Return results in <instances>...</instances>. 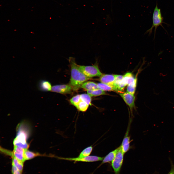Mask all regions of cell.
<instances>
[{"instance_id": "1", "label": "cell", "mask_w": 174, "mask_h": 174, "mask_svg": "<svg viewBox=\"0 0 174 174\" xmlns=\"http://www.w3.org/2000/svg\"><path fill=\"white\" fill-rule=\"evenodd\" d=\"M71 68V78L69 85L72 89L77 90L82 84L89 79L80 70L79 65L76 63L75 58L70 57L68 59Z\"/></svg>"}, {"instance_id": "2", "label": "cell", "mask_w": 174, "mask_h": 174, "mask_svg": "<svg viewBox=\"0 0 174 174\" xmlns=\"http://www.w3.org/2000/svg\"><path fill=\"white\" fill-rule=\"evenodd\" d=\"M24 126L23 124L19 126L17 135L13 141V143L14 146H18L26 150L29 147L26 142L29 135V131Z\"/></svg>"}, {"instance_id": "3", "label": "cell", "mask_w": 174, "mask_h": 174, "mask_svg": "<svg viewBox=\"0 0 174 174\" xmlns=\"http://www.w3.org/2000/svg\"><path fill=\"white\" fill-rule=\"evenodd\" d=\"M163 23V19L162 16L160 9L159 8L157 5L154 10L152 16V24L151 27L146 32L150 35L153 29L154 28V37L155 35L156 30L158 27L161 26L164 28L162 24Z\"/></svg>"}, {"instance_id": "4", "label": "cell", "mask_w": 174, "mask_h": 174, "mask_svg": "<svg viewBox=\"0 0 174 174\" xmlns=\"http://www.w3.org/2000/svg\"><path fill=\"white\" fill-rule=\"evenodd\" d=\"M79 66L80 70L89 78L94 77H100L103 74L99 69L97 62L91 66L79 65Z\"/></svg>"}, {"instance_id": "5", "label": "cell", "mask_w": 174, "mask_h": 174, "mask_svg": "<svg viewBox=\"0 0 174 174\" xmlns=\"http://www.w3.org/2000/svg\"><path fill=\"white\" fill-rule=\"evenodd\" d=\"M51 157L56 158L58 159L66 160L69 161L85 162H92L102 160L104 157L96 156H89L83 158L77 157L75 158H67L59 157L54 155H51Z\"/></svg>"}, {"instance_id": "6", "label": "cell", "mask_w": 174, "mask_h": 174, "mask_svg": "<svg viewBox=\"0 0 174 174\" xmlns=\"http://www.w3.org/2000/svg\"><path fill=\"white\" fill-rule=\"evenodd\" d=\"M124 154L120 146L116 155L112 161L111 165L115 174L119 173L123 162Z\"/></svg>"}, {"instance_id": "7", "label": "cell", "mask_w": 174, "mask_h": 174, "mask_svg": "<svg viewBox=\"0 0 174 174\" xmlns=\"http://www.w3.org/2000/svg\"><path fill=\"white\" fill-rule=\"evenodd\" d=\"M119 94L129 107L132 115L133 110L135 109V96L134 94L127 92L120 93Z\"/></svg>"}, {"instance_id": "8", "label": "cell", "mask_w": 174, "mask_h": 174, "mask_svg": "<svg viewBox=\"0 0 174 174\" xmlns=\"http://www.w3.org/2000/svg\"><path fill=\"white\" fill-rule=\"evenodd\" d=\"M72 90V87L69 85L63 84L53 86L52 87L51 91L61 94H66L71 93Z\"/></svg>"}, {"instance_id": "9", "label": "cell", "mask_w": 174, "mask_h": 174, "mask_svg": "<svg viewBox=\"0 0 174 174\" xmlns=\"http://www.w3.org/2000/svg\"><path fill=\"white\" fill-rule=\"evenodd\" d=\"M25 150L22 148L14 146L11 156L15 157L21 162L24 163L25 161L24 156Z\"/></svg>"}, {"instance_id": "10", "label": "cell", "mask_w": 174, "mask_h": 174, "mask_svg": "<svg viewBox=\"0 0 174 174\" xmlns=\"http://www.w3.org/2000/svg\"><path fill=\"white\" fill-rule=\"evenodd\" d=\"M129 129L128 128L125 136L120 146L121 149L124 154L126 153L130 148V137L128 135Z\"/></svg>"}, {"instance_id": "11", "label": "cell", "mask_w": 174, "mask_h": 174, "mask_svg": "<svg viewBox=\"0 0 174 174\" xmlns=\"http://www.w3.org/2000/svg\"><path fill=\"white\" fill-rule=\"evenodd\" d=\"M115 78V75L103 74L100 77L99 80L101 83L113 86Z\"/></svg>"}, {"instance_id": "12", "label": "cell", "mask_w": 174, "mask_h": 174, "mask_svg": "<svg viewBox=\"0 0 174 174\" xmlns=\"http://www.w3.org/2000/svg\"><path fill=\"white\" fill-rule=\"evenodd\" d=\"M38 89L43 92H47L51 91L52 87L50 83L45 80H40L37 84Z\"/></svg>"}, {"instance_id": "13", "label": "cell", "mask_w": 174, "mask_h": 174, "mask_svg": "<svg viewBox=\"0 0 174 174\" xmlns=\"http://www.w3.org/2000/svg\"><path fill=\"white\" fill-rule=\"evenodd\" d=\"M119 148L120 147L111 152L106 155L104 158L102 162L98 166V167L104 164L112 161L116 155Z\"/></svg>"}, {"instance_id": "14", "label": "cell", "mask_w": 174, "mask_h": 174, "mask_svg": "<svg viewBox=\"0 0 174 174\" xmlns=\"http://www.w3.org/2000/svg\"><path fill=\"white\" fill-rule=\"evenodd\" d=\"M80 87L87 91L99 89L97 84L90 81L84 82L82 84Z\"/></svg>"}, {"instance_id": "15", "label": "cell", "mask_w": 174, "mask_h": 174, "mask_svg": "<svg viewBox=\"0 0 174 174\" xmlns=\"http://www.w3.org/2000/svg\"><path fill=\"white\" fill-rule=\"evenodd\" d=\"M134 78L132 73L130 72L126 73L124 75L122 80V81L126 86L128 85L134 80Z\"/></svg>"}, {"instance_id": "16", "label": "cell", "mask_w": 174, "mask_h": 174, "mask_svg": "<svg viewBox=\"0 0 174 174\" xmlns=\"http://www.w3.org/2000/svg\"><path fill=\"white\" fill-rule=\"evenodd\" d=\"M87 93V94L91 97L97 96L106 94L104 91L99 89L88 91Z\"/></svg>"}, {"instance_id": "17", "label": "cell", "mask_w": 174, "mask_h": 174, "mask_svg": "<svg viewBox=\"0 0 174 174\" xmlns=\"http://www.w3.org/2000/svg\"><path fill=\"white\" fill-rule=\"evenodd\" d=\"M99 89L104 91H117L113 86L105 84L100 83L97 84Z\"/></svg>"}, {"instance_id": "18", "label": "cell", "mask_w": 174, "mask_h": 174, "mask_svg": "<svg viewBox=\"0 0 174 174\" xmlns=\"http://www.w3.org/2000/svg\"><path fill=\"white\" fill-rule=\"evenodd\" d=\"M137 81V78L136 77L133 82L127 85V92L134 94L136 90Z\"/></svg>"}, {"instance_id": "19", "label": "cell", "mask_w": 174, "mask_h": 174, "mask_svg": "<svg viewBox=\"0 0 174 174\" xmlns=\"http://www.w3.org/2000/svg\"><path fill=\"white\" fill-rule=\"evenodd\" d=\"M93 148L92 146L86 148L80 153L78 157L83 158L89 156L92 152Z\"/></svg>"}, {"instance_id": "20", "label": "cell", "mask_w": 174, "mask_h": 174, "mask_svg": "<svg viewBox=\"0 0 174 174\" xmlns=\"http://www.w3.org/2000/svg\"><path fill=\"white\" fill-rule=\"evenodd\" d=\"M12 164L15 166L22 173L23 170V163L21 162L16 158L13 157H12Z\"/></svg>"}, {"instance_id": "21", "label": "cell", "mask_w": 174, "mask_h": 174, "mask_svg": "<svg viewBox=\"0 0 174 174\" xmlns=\"http://www.w3.org/2000/svg\"><path fill=\"white\" fill-rule=\"evenodd\" d=\"M89 106L86 103L81 100L76 108L79 111L85 112L87 110Z\"/></svg>"}, {"instance_id": "22", "label": "cell", "mask_w": 174, "mask_h": 174, "mask_svg": "<svg viewBox=\"0 0 174 174\" xmlns=\"http://www.w3.org/2000/svg\"><path fill=\"white\" fill-rule=\"evenodd\" d=\"M40 155L39 153H34L27 149L25 150L24 154L25 160L31 159Z\"/></svg>"}, {"instance_id": "23", "label": "cell", "mask_w": 174, "mask_h": 174, "mask_svg": "<svg viewBox=\"0 0 174 174\" xmlns=\"http://www.w3.org/2000/svg\"><path fill=\"white\" fill-rule=\"evenodd\" d=\"M81 100L89 105L91 104V97L87 94H83L80 95Z\"/></svg>"}, {"instance_id": "24", "label": "cell", "mask_w": 174, "mask_h": 174, "mask_svg": "<svg viewBox=\"0 0 174 174\" xmlns=\"http://www.w3.org/2000/svg\"><path fill=\"white\" fill-rule=\"evenodd\" d=\"M80 100V95L78 94L71 99L70 102L71 104L76 107Z\"/></svg>"}, {"instance_id": "25", "label": "cell", "mask_w": 174, "mask_h": 174, "mask_svg": "<svg viewBox=\"0 0 174 174\" xmlns=\"http://www.w3.org/2000/svg\"><path fill=\"white\" fill-rule=\"evenodd\" d=\"M115 80L114 84L113 86L118 91L117 89V87L120 82L123 79V75H115Z\"/></svg>"}, {"instance_id": "26", "label": "cell", "mask_w": 174, "mask_h": 174, "mask_svg": "<svg viewBox=\"0 0 174 174\" xmlns=\"http://www.w3.org/2000/svg\"><path fill=\"white\" fill-rule=\"evenodd\" d=\"M11 171L12 174H21L16 167L12 164Z\"/></svg>"}, {"instance_id": "27", "label": "cell", "mask_w": 174, "mask_h": 174, "mask_svg": "<svg viewBox=\"0 0 174 174\" xmlns=\"http://www.w3.org/2000/svg\"><path fill=\"white\" fill-rule=\"evenodd\" d=\"M171 168L170 171L167 174H174V165L173 163L171 162Z\"/></svg>"}]
</instances>
